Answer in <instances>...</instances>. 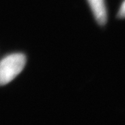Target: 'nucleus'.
<instances>
[{"instance_id": "f03ea898", "label": "nucleus", "mask_w": 125, "mask_h": 125, "mask_svg": "<svg viewBox=\"0 0 125 125\" xmlns=\"http://www.w3.org/2000/svg\"><path fill=\"white\" fill-rule=\"evenodd\" d=\"M88 1L99 24H105L107 21V11L104 0H88Z\"/></svg>"}, {"instance_id": "f257e3e1", "label": "nucleus", "mask_w": 125, "mask_h": 125, "mask_svg": "<svg viewBox=\"0 0 125 125\" xmlns=\"http://www.w3.org/2000/svg\"><path fill=\"white\" fill-rule=\"evenodd\" d=\"M26 58L22 54L9 55L0 61V85L8 84L22 71Z\"/></svg>"}, {"instance_id": "7ed1b4c3", "label": "nucleus", "mask_w": 125, "mask_h": 125, "mask_svg": "<svg viewBox=\"0 0 125 125\" xmlns=\"http://www.w3.org/2000/svg\"><path fill=\"white\" fill-rule=\"evenodd\" d=\"M118 17L120 18H125V0L121 5L119 12H118Z\"/></svg>"}]
</instances>
